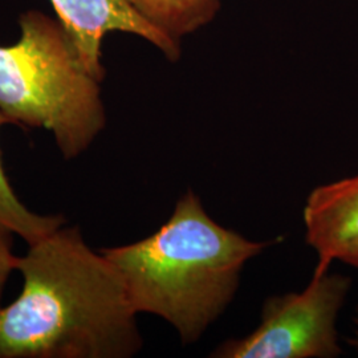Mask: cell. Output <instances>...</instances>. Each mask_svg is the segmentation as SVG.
Masks as SVG:
<instances>
[{
  "instance_id": "cell-7",
  "label": "cell",
  "mask_w": 358,
  "mask_h": 358,
  "mask_svg": "<svg viewBox=\"0 0 358 358\" xmlns=\"http://www.w3.org/2000/svg\"><path fill=\"white\" fill-rule=\"evenodd\" d=\"M127 3L152 26L178 43L208 24L220 7V0H127Z\"/></svg>"
},
{
  "instance_id": "cell-2",
  "label": "cell",
  "mask_w": 358,
  "mask_h": 358,
  "mask_svg": "<svg viewBox=\"0 0 358 358\" xmlns=\"http://www.w3.org/2000/svg\"><path fill=\"white\" fill-rule=\"evenodd\" d=\"M275 242H254L219 224L189 190L154 234L99 251L120 272L136 313L164 319L189 345L226 312L245 264Z\"/></svg>"
},
{
  "instance_id": "cell-8",
  "label": "cell",
  "mask_w": 358,
  "mask_h": 358,
  "mask_svg": "<svg viewBox=\"0 0 358 358\" xmlns=\"http://www.w3.org/2000/svg\"><path fill=\"white\" fill-rule=\"evenodd\" d=\"M8 122L11 124L7 115L0 112V127ZM64 224L66 220L63 215H40L19 199L6 174L0 152V227L32 244Z\"/></svg>"
},
{
  "instance_id": "cell-3",
  "label": "cell",
  "mask_w": 358,
  "mask_h": 358,
  "mask_svg": "<svg viewBox=\"0 0 358 358\" xmlns=\"http://www.w3.org/2000/svg\"><path fill=\"white\" fill-rule=\"evenodd\" d=\"M22 36L0 45V112L53 134L64 159L85 153L106 124L100 81L83 66L60 22L28 11Z\"/></svg>"
},
{
  "instance_id": "cell-9",
  "label": "cell",
  "mask_w": 358,
  "mask_h": 358,
  "mask_svg": "<svg viewBox=\"0 0 358 358\" xmlns=\"http://www.w3.org/2000/svg\"><path fill=\"white\" fill-rule=\"evenodd\" d=\"M17 262L19 256L13 254V232L4 227H0V301L6 282L10 279L13 271L17 268Z\"/></svg>"
},
{
  "instance_id": "cell-11",
  "label": "cell",
  "mask_w": 358,
  "mask_h": 358,
  "mask_svg": "<svg viewBox=\"0 0 358 358\" xmlns=\"http://www.w3.org/2000/svg\"><path fill=\"white\" fill-rule=\"evenodd\" d=\"M356 324L358 325V308H357V315H356ZM348 343H349V345L353 346L356 350L358 352V331L355 334V337H352V338H349L348 340Z\"/></svg>"
},
{
  "instance_id": "cell-10",
  "label": "cell",
  "mask_w": 358,
  "mask_h": 358,
  "mask_svg": "<svg viewBox=\"0 0 358 358\" xmlns=\"http://www.w3.org/2000/svg\"><path fill=\"white\" fill-rule=\"evenodd\" d=\"M340 262H344L346 264L358 268V242L357 243L352 244V245L346 250L345 252H344V255L341 256Z\"/></svg>"
},
{
  "instance_id": "cell-4",
  "label": "cell",
  "mask_w": 358,
  "mask_h": 358,
  "mask_svg": "<svg viewBox=\"0 0 358 358\" xmlns=\"http://www.w3.org/2000/svg\"><path fill=\"white\" fill-rule=\"evenodd\" d=\"M352 279L313 273L307 288L266 299L260 324L242 338L222 343L214 358H334L341 356L337 319Z\"/></svg>"
},
{
  "instance_id": "cell-1",
  "label": "cell",
  "mask_w": 358,
  "mask_h": 358,
  "mask_svg": "<svg viewBox=\"0 0 358 358\" xmlns=\"http://www.w3.org/2000/svg\"><path fill=\"white\" fill-rule=\"evenodd\" d=\"M19 256L20 294L0 308V358H129L137 313L112 262L66 224Z\"/></svg>"
},
{
  "instance_id": "cell-5",
  "label": "cell",
  "mask_w": 358,
  "mask_h": 358,
  "mask_svg": "<svg viewBox=\"0 0 358 358\" xmlns=\"http://www.w3.org/2000/svg\"><path fill=\"white\" fill-rule=\"evenodd\" d=\"M59 22L69 36L83 66L100 83L105 77L101 64V43L106 34L121 31L146 38L177 62L180 44L136 13L127 0H51Z\"/></svg>"
},
{
  "instance_id": "cell-6",
  "label": "cell",
  "mask_w": 358,
  "mask_h": 358,
  "mask_svg": "<svg viewBox=\"0 0 358 358\" xmlns=\"http://www.w3.org/2000/svg\"><path fill=\"white\" fill-rule=\"evenodd\" d=\"M303 219L307 243L317 254L313 273H324L358 242V174L312 190Z\"/></svg>"
}]
</instances>
